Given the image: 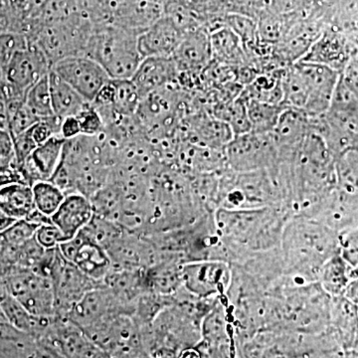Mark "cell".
Returning <instances> with one entry per match:
<instances>
[{
    "instance_id": "cell-1",
    "label": "cell",
    "mask_w": 358,
    "mask_h": 358,
    "mask_svg": "<svg viewBox=\"0 0 358 358\" xmlns=\"http://www.w3.org/2000/svg\"><path fill=\"white\" fill-rule=\"evenodd\" d=\"M221 241L227 251L228 262L234 265L244 258L277 248L285 226L293 214L282 207L227 209L213 212Z\"/></svg>"
},
{
    "instance_id": "cell-2",
    "label": "cell",
    "mask_w": 358,
    "mask_h": 358,
    "mask_svg": "<svg viewBox=\"0 0 358 358\" xmlns=\"http://www.w3.org/2000/svg\"><path fill=\"white\" fill-rule=\"evenodd\" d=\"M280 250L285 274L315 282L324 264L339 252V233L312 218L294 215L285 226Z\"/></svg>"
},
{
    "instance_id": "cell-3",
    "label": "cell",
    "mask_w": 358,
    "mask_h": 358,
    "mask_svg": "<svg viewBox=\"0 0 358 358\" xmlns=\"http://www.w3.org/2000/svg\"><path fill=\"white\" fill-rule=\"evenodd\" d=\"M270 206L289 210L285 204L275 166L249 173H236L228 167L221 171L218 208L256 209Z\"/></svg>"
},
{
    "instance_id": "cell-4",
    "label": "cell",
    "mask_w": 358,
    "mask_h": 358,
    "mask_svg": "<svg viewBox=\"0 0 358 358\" xmlns=\"http://www.w3.org/2000/svg\"><path fill=\"white\" fill-rule=\"evenodd\" d=\"M138 35L112 23L95 25L85 55L102 66L110 79H131L143 59Z\"/></svg>"
},
{
    "instance_id": "cell-5",
    "label": "cell",
    "mask_w": 358,
    "mask_h": 358,
    "mask_svg": "<svg viewBox=\"0 0 358 358\" xmlns=\"http://www.w3.org/2000/svg\"><path fill=\"white\" fill-rule=\"evenodd\" d=\"M94 26L88 17L76 11L64 20L39 26L27 38L43 52L53 66L61 59L85 55Z\"/></svg>"
},
{
    "instance_id": "cell-6",
    "label": "cell",
    "mask_w": 358,
    "mask_h": 358,
    "mask_svg": "<svg viewBox=\"0 0 358 358\" xmlns=\"http://www.w3.org/2000/svg\"><path fill=\"white\" fill-rule=\"evenodd\" d=\"M6 282L8 293L32 315L41 317L55 315V298L50 278L32 268L10 265L6 271Z\"/></svg>"
},
{
    "instance_id": "cell-7",
    "label": "cell",
    "mask_w": 358,
    "mask_h": 358,
    "mask_svg": "<svg viewBox=\"0 0 358 358\" xmlns=\"http://www.w3.org/2000/svg\"><path fill=\"white\" fill-rule=\"evenodd\" d=\"M228 169L236 173L262 171L277 166L279 154L271 134H235L225 148Z\"/></svg>"
},
{
    "instance_id": "cell-8",
    "label": "cell",
    "mask_w": 358,
    "mask_h": 358,
    "mask_svg": "<svg viewBox=\"0 0 358 358\" xmlns=\"http://www.w3.org/2000/svg\"><path fill=\"white\" fill-rule=\"evenodd\" d=\"M52 65L36 45L30 43L16 52L3 68L4 101L25 100L28 91L50 73Z\"/></svg>"
},
{
    "instance_id": "cell-9",
    "label": "cell",
    "mask_w": 358,
    "mask_h": 358,
    "mask_svg": "<svg viewBox=\"0 0 358 358\" xmlns=\"http://www.w3.org/2000/svg\"><path fill=\"white\" fill-rule=\"evenodd\" d=\"M48 277L55 298V315L62 317H68L70 310L85 294L103 284V282L91 279L74 263L67 260L58 247L49 268Z\"/></svg>"
},
{
    "instance_id": "cell-10",
    "label": "cell",
    "mask_w": 358,
    "mask_h": 358,
    "mask_svg": "<svg viewBox=\"0 0 358 358\" xmlns=\"http://www.w3.org/2000/svg\"><path fill=\"white\" fill-rule=\"evenodd\" d=\"M195 348L200 357H236L234 327L224 296L205 315Z\"/></svg>"
},
{
    "instance_id": "cell-11",
    "label": "cell",
    "mask_w": 358,
    "mask_h": 358,
    "mask_svg": "<svg viewBox=\"0 0 358 358\" xmlns=\"http://www.w3.org/2000/svg\"><path fill=\"white\" fill-rule=\"evenodd\" d=\"M232 281V266L222 260H199L182 265V286L202 299L225 296Z\"/></svg>"
},
{
    "instance_id": "cell-12",
    "label": "cell",
    "mask_w": 358,
    "mask_h": 358,
    "mask_svg": "<svg viewBox=\"0 0 358 358\" xmlns=\"http://www.w3.org/2000/svg\"><path fill=\"white\" fill-rule=\"evenodd\" d=\"M51 70L90 103L110 80L102 66L87 55L61 59Z\"/></svg>"
},
{
    "instance_id": "cell-13",
    "label": "cell",
    "mask_w": 358,
    "mask_h": 358,
    "mask_svg": "<svg viewBox=\"0 0 358 358\" xmlns=\"http://www.w3.org/2000/svg\"><path fill=\"white\" fill-rule=\"evenodd\" d=\"M293 65L303 78L308 94L303 110L310 119L327 114L338 87V72L329 66L310 61L300 60Z\"/></svg>"
},
{
    "instance_id": "cell-14",
    "label": "cell",
    "mask_w": 358,
    "mask_h": 358,
    "mask_svg": "<svg viewBox=\"0 0 358 358\" xmlns=\"http://www.w3.org/2000/svg\"><path fill=\"white\" fill-rule=\"evenodd\" d=\"M120 315H128L126 308L114 294L103 285L84 294L68 315V319L82 331L113 319Z\"/></svg>"
},
{
    "instance_id": "cell-15",
    "label": "cell",
    "mask_w": 358,
    "mask_h": 358,
    "mask_svg": "<svg viewBox=\"0 0 358 358\" xmlns=\"http://www.w3.org/2000/svg\"><path fill=\"white\" fill-rule=\"evenodd\" d=\"M61 254L96 282H103L112 268L108 252L80 230L76 236L58 246Z\"/></svg>"
},
{
    "instance_id": "cell-16",
    "label": "cell",
    "mask_w": 358,
    "mask_h": 358,
    "mask_svg": "<svg viewBox=\"0 0 358 358\" xmlns=\"http://www.w3.org/2000/svg\"><path fill=\"white\" fill-rule=\"evenodd\" d=\"M327 227L343 233L358 227V193L334 186L310 217Z\"/></svg>"
},
{
    "instance_id": "cell-17",
    "label": "cell",
    "mask_w": 358,
    "mask_h": 358,
    "mask_svg": "<svg viewBox=\"0 0 358 358\" xmlns=\"http://www.w3.org/2000/svg\"><path fill=\"white\" fill-rule=\"evenodd\" d=\"M171 58L178 74L199 78L213 60L210 33L205 28L185 33Z\"/></svg>"
},
{
    "instance_id": "cell-18",
    "label": "cell",
    "mask_w": 358,
    "mask_h": 358,
    "mask_svg": "<svg viewBox=\"0 0 358 358\" xmlns=\"http://www.w3.org/2000/svg\"><path fill=\"white\" fill-rule=\"evenodd\" d=\"M310 119L307 113L294 107H285L277 124L271 131L279 154V162H289L300 147L310 131Z\"/></svg>"
},
{
    "instance_id": "cell-19",
    "label": "cell",
    "mask_w": 358,
    "mask_h": 358,
    "mask_svg": "<svg viewBox=\"0 0 358 358\" xmlns=\"http://www.w3.org/2000/svg\"><path fill=\"white\" fill-rule=\"evenodd\" d=\"M65 141L61 136H52L35 148L17 169L22 180L31 186L38 181L50 180L62 159Z\"/></svg>"
},
{
    "instance_id": "cell-20",
    "label": "cell",
    "mask_w": 358,
    "mask_h": 358,
    "mask_svg": "<svg viewBox=\"0 0 358 358\" xmlns=\"http://www.w3.org/2000/svg\"><path fill=\"white\" fill-rule=\"evenodd\" d=\"M164 16L162 0H114L112 24L141 34Z\"/></svg>"
},
{
    "instance_id": "cell-21",
    "label": "cell",
    "mask_w": 358,
    "mask_h": 358,
    "mask_svg": "<svg viewBox=\"0 0 358 358\" xmlns=\"http://www.w3.org/2000/svg\"><path fill=\"white\" fill-rule=\"evenodd\" d=\"M185 141L216 150H225L234 136L227 122L209 113H196L186 119Z\"/></svg>"
},
{
    "instance_id": "cell-22",
    "label": "cell",
    "mask_w": 358,
    "mask_h": 358,
    "mask_svg": "<svg viewBox=\"0 0 358 358\" xmlns=\"http://www.w3.org/2000/svg\"><path fill=\"white\" fill-rule=\"evenodd\" d=\"M185 33L173 21L162 16L138 35V49L143 58L171 57Z\"/></svg>"
},
{
    "instance_id": "cell-23",
    "label": "cell",
    "mask_w": 358,
    "mask_h": 358,
    "mask_svg": "<svg viewBox=\"0 0 358 358\" xmlns=\"http://www.w3.org/2000/svg\"><path fill=\"white\" fill-rule=\"evenodd\" d=\"M329 329L345 350V357H358V307L345 296H333Z\"/></svg>"
},
{
    "instance_id": "cell-24",
    "label": "cell",
    "mask_w": 358,
    "mask_h": 358,
    "mask_svg": "<svg viewBox=\"0 0 358 358\" xmlns=\"http://www.w3.org/2000/svg\"><path fill=\"white\" fill-rule=\"evenodd\" d=\"M178 70L171 57H147L141 60L131 77L141 98L171 85L176 83Z\"/></svg>"
},
{
    "instance_id": "cell-25",
    "label": "cell",
    "mask_w": 358,
    "mask_h": 358,
    "mask_svg": "<svg viewBox=\"0 0 358 358\" xmlns=\"http://www.w3.org/2000/svg\"><path fill=\"white\" fill-rule=\"evenodd\" d=\"M94 216L93 205L89 197L81 193L66 195L57 211L51 216L52 223L61 230L66 240L76 236Z\"/></svg>"
},
{
    "instance_id": "cell-26",
    "label": "cell",
    "mask_w": 358,
    "mask_h": 358,
    "mask_svg": "<svg viewBox=\"0 0 358 358\" xmlns=\"http://www.w3.org/2000/svg\"><path fill=\"white\" fill-rule=\"evenodd\" d=\"M210 40L214 60L231 66L251 65L241 39L228 26L212 31Z\"/></svg>"
},
{
    "instance_id": "cell-27",
    "label": "cell",
    "mask_w": 358,
    "mask_h": 358,
    "mask_svg": "<svg viewBox=\"0 0 358 358\" xmlns=\"http://www.w3.org/2000/svg\"><path fill=\"white\" fill-rule=\"evenodd\" d=\"M182 265L178 261L167 260L145 268V289L171 296L182 287Z\"/></svg>"
},
{
    "instance_id": "cell-28",
    "label": "cell",
    "mask_w": 358,
    "mask_h": 358,
    "mask_svg": "<svg viewBox=\"0 0 358 358\" xmlns=\"http://www.w3.org/2000/svg\"><path fill=\"white\" fill-rule=\"evenodd\" d=\"M0 208L15 220L27 218L36 208L32 186L21 180L0 186Z\"/></svg>"
},
{
    "instance_id": "cell-29",
    "label": "cell",
    "mask_w": 358,
    "mask_h": 358,
    "mask_svg": "<svg viewBox=\"0 0 358 358\" xmlns=\"http://www.w3.org/2000/svg\"><path fill=\"white\" fill-rule=\"evenodd\" d=\"M49 84L54 115L59 119L77 115L89 105L88 101L85 100L76 90L63 81L52 70L49 73Z\"/></svg>"
},
{
    "instance_id": "cell-30",
    "label": "cell",
    "mask_w": 358,
    "mask_h": 358,
    "mask_svg": "<svg viewBox=\"0 0 358 358\" xmlns=\"http://www.w3.org/2000/svg\"><path fill=\"white\" fill-rule=\"evenodd\" d=\"M357 277L358 271L350 267L338 252L324 264L317 281L327 294L331 296H343L350 280Z\"/></svg>"
},
{
    "instance_id": "cell-31",
    "label": "cell",
    "mask_w": 358,
    "mask_h": 358,
    "mask_svg": "<svg viewBox=\"0 0 358 358\" xmlns=\"http://www.w3.org/2000/svg\"><path fill=\"white\" fill-rule=\"evenodd\" d=\"M247 103L251 131L268 134L274 129L282 110V103H270L256 100H245Z\"/></svg>"
},
{
    "instance_id": "cell-32",
    "label": "cell",
    "mask_w": 358,
    "mask_h": 358,
    "mask_svg": "<svg viewBox=\"0 0 358 358\" xmlns=\"http://www.w3.org/2000/svg\"><path fill=\"white\" fill-rule=\"evenodd\" d=\"M35 207L45 215L51 216L57 211L65 199V193L50 180L38 181L32 185Z\"/></svg>"
},
{
    "instance_id": "cell-33",
    "label": "cell",
    "mask_w": 358,
    "mask_h": 358,
    "mask_svg": "<svg viewBox=\"0 0 358 358\" xmlns=\"http://www.w3.org/2000/svg\"><path fill=\"white\" fill-rule=\"evenodd\" d=\"M224 24L231 28L241 39L247 53H250L260 43L257 20L249 16L238 13H227L224 18Z\"/></svg>"
},
{
    "instance_id": "cell-34",
    "label": "cell",
    "mask_w": 358,
    "mask_h": 358,
    "mask_svg": "<svg viewBox=\"0 0 358 358\" xmlns=\"http://www.w3.org/2000/svg\"><path fill=\"white\" fill-rule=\"evenodd\" d=\"M25 103L40 120L47 119V117L54 115L49 74L37 82L28 91L27 95L25 96Z\"/></svg>"
},
{
    "instance_id": "cell-35",
    "label": "cell",
    "mask_w": 358,
    "mask_h": 358,
    "mask_svg": "<svg viewBox=\"0 0 358 358\" xmlns=\"http://www.w3.org/2000/svg\"><path fill=\"white\" fill-rule=\"evenodd\" d=\"M47 249L39 244L36 238L32 237L16 249L13 265L35 270L43 261Z\"/></svg>"
},
{
    "instance_id": "cell-36",
    "label": "cell",
    "mask_w": 358,
    "mask_h": 358,
    "mask_svg": "<svg viewBox=\"0 0 358 358\" xmlns=\"http://www.w3.org/2000/svg\"><path fill=\"white\" fill-rule=\"evenodd\" d=\"M227 13H238L257 20L272 6V0H220Z\"/></svg>"
},
{
    "instance_id": "cell-37",
    "label": "cell",
    "mask_w": 358,
    "mask_h": 358,
    "mask_svg": "<svg viewBox=\"0 0 358 358\" xmlns=\"http://www.w3.org/2000/svg\"><path fill=\"white\" fill-rule=\"evenodd\" d=\"M28 45L29 40L23 33H0V67L3 68L16 52L26 48Z\"/></svg>"
},
{
    "instance_id": "cell-38",
    "label": "cell",
    "mask_w": 358,
    "mask_h": 358,
    "mask_svg": "<svg viewBox=\"0 0 358 358\" xmlns=\"http://www.w3.org/2000/svg\"><path fill=\"white\" fill-rule=\"evenodd\" d=\"M76 117L81 127V134L84 136H98L105 131V124L102 117L92 103L87 105Z\"/></svg>"
},
{
    "instance_id": "cell-39",
    "label": "cell",
    "mask_w": 358,
    "mask_h": 358,
    "mask_svg": "<svg viewBox=\"0 0 358 358\" xmlns=\"http://www.w3.org/2000/svg\"><path fill=\"white\" fill-rule=\"evenodd\" d=\"M339 254L350 267L358 271V227L339 234Z\"/></svg>"
},
{
    "instance_id": "cell-40",
    "label": "cell",
    "mask_w": 358,
    "mask_h": 358,
    "mask_svg": "<svg viewBox=\"0 0 358 358\" xmlns=\"http://www.w3.org/2000/svg\"><path fill=\"white\" fill-rule=\"evenodd\" d=\"M16 169L13 136L6 129H0V174L13 173Z\"/></svg>"
},
{
    "instance_id": "cell-41",
    "label": "cell",
    "mask_w": 358,
    "mask_h": 358,
    "mask_svg": "<svg viewBox=\"0 0 358 358\" xmlns=\"http://www.w3.org/2000/svg\"><path fill=\"white\" fill-rule=\"evenodd\" d=\"M35 238L45 249L57 248L66 241V238L57 226L53 223L43 224L37 228Z\"/></svg>"
},
{
    "instance_id": "cell-42",
    "label": "cell",
    "mask_w": 358,
    "mask_h": 358,
    "mask_svg": "<svg viewBox=\"0 0 358 358\" xmlns=\"http://www.w3.org/2000/svg\"><path fill=\"white\" fill-rule=\"evenodd\" d=\"M13 141L14 154H15L16 169H17L38 145H36L28 131L13 136Z\"/></svg>"
},
{
    "instance_id": "cell-43",
    "label": "cell",
    "mask_w": 358,
    "mask_h": 358,
    "mask_svg": "<svg viewBox=\"0 0 358 358\" xmlns=\"http://www.w3.org/2000/svg\"><path fill=\"white\" fill-rule=\"evenodd\" d=\"M81 134V127L76 115H70L63 119L60 131V136L62 138L65 140H71Z\"/></svg>"
},
{
    "instance_id": "cell-44",
    "label": "cell",
    "mask_w": 358,
    "mask_h": 358,
    "mask_svg": "<svg viewBox=\"0 0 358 358\" xmlns=\"http://www.w3.org/2000/svg\"><path fill=\"white\" fill-rule=\"evenodd\" d=\"M343 296L358 307V277L350 280L343 292Z\"/></svg>"
},
{
    "instance_id": "cell-45",
    "label": "cell",
    "mask_w": 358,
    "mask_h": 358,
    "mask_svg": "<svg viewBox=\"0 0 358 358\" xmlns=\"http://www.w3.org/2000/svg\"><path fill=\"white\" fill-rule=\"evenodd\" d=\"M15 219L11 218L10 216L7 215L6 212L0 208V232H3L13 222H15Z\"/></svg>"
},
{
    "instance_id": "cell-46",
    "label": "cell",
    "mask_w": 358,
    "mask_h": 358,
    "mask_svg": "<svg viewBox=\"0 0 358 358\" xmlns=\"http://www.w3.org/2000/svg\"><path fill=\"white\" fill-rule=\"evenodd\" d=\"M4 93H6V80H4L3 71L0 67V100L4 101Z\"/></svg>"
},
{
    "instance_id": "cell-47",
    "label": "cell",
    "mask_w": 358,
    "mask_h": 358,
    "mask_svg": "<svg viewBox=\"0 0 358 358\" xmlns=\"http://www.w3.org/2000/svg\"><path fill=\"white\" fill-rule=\"evenodd\" d=\"M201 2H212V1H217V0H200Z\"/></svg>"
},
{
    "instance_id": "cell-48",
    "label": "cell",
    "mask_w": 358,
    "mask_h": 358,
    "mask_svg": "<svg viewBox=\"0 0 358 358\" xmlns=\"http://www.w3.org/2000/svg\"></svg>"
},
{
    "instance_id": "cell-49",
    "label": "cell",
    "mask_w": 358,
    "mask_h": 358,
    "mask_svg": "<svg viewBox=\"0 0 358 358\" xmlns=\"http://www.w3.org/2000/svg\"><path fill=\"white\" fill-rule=\"evenodd\" d=\"M189 1H195V2H196V1H200V0H189Z\"/></svg>"
}]
</instances>
